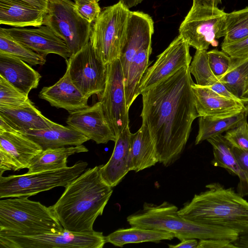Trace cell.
<instances>
[{
    "label": "cell",
    "instance_id": "obj_1",
    "mask_svg": "<svg viewBox=\"0 0 248 248\" xmlns=\"http://www.w3.org/2000/svg\"><path fill=\"white\" fill-rule=\"evenodd\" d=\"M189 68H181L141 94L142 122L148 128L158 162L165 167L179 158L199 117Z\"/></svg>",
    "mask_w": 248,
    "mask_h": 248
},
{
    "label": "cell",
    "instance_id": "obj_2",
    "mask_svg": "<svg viewBox=\"0 0 248 248\" xmlns=\"http://www.w3.org/2000/svg\"><path fill=\"white\" fill-rule=\"evenodd\" d=\"M112 192V187L102 177L100 165L96 166L69 183L56 202L49 207L63 229L91 232Z\"/></svg>",
    "mask_w": 248,
    "mask_h": 248
},
{
    "label": "cell",
    "instance_id": "obj_3",
    "mask_svg": "<svg viewBox=\"0 0 248 248\" xmlns=\"http://www.w3.org/2000/svg\"><path fill=\"white\" fill-rule=\"evenodd\" d=\"M206 191L195 194L178 210L192 221L222 226L239 234L248 232V202L232 187L218 182L207 185Z\"/></svg>",
    "mask_w": 248,
    "mask_h": 248
},
{
    "label": "cell",
    "instance_id": "obj_4",
    "mask_svg": "<svg viewBox=\"0 0 248 248\" xmlns=\"http://www.w3.org/2000/svg\"><path fill=\"white\" fill-rule=\"evenodd\" d=\"M132 227L172 233L180 241L186 239H226L233 242L239 234L222 226L192 221L181 216L178 207L167 202L159 205L144 202L142 210L127 217Z\"/></svg>",
    "mask_w": 248,
    "mask_h": 248
},
{
    "label": "cell",
    "instance_id": "obj_5",
    "mask_svg": "<svg viewBox=\"0 0 248 248\" xmlns=\"http://www.w3.org/2000/svg\"><path fill=\"white\" fill-rule=\"evenodd\" d=\"M28 197L0 201V232L31 235L63 230L49 206L31 201Z\"/></svg>",
    "mask_w": 248,
    "mask_h": 248
},
{
    "label": "cell",
    "instance_id": "obj_6",
    "mask_svg": "<svg viewBox=\"0 0 248 248\" xmlns=\"http://www.w3.org/2000/svg\"><path fill=\"white\" fill-rule=\"evenodd\" d=\"M130 11L120 0L106 7L93 22L90 42L106 65L120 59L126 35Z\"/></svg>",
    "mask_w": 248,
    "mask_h": 248
},
{
    "label": "cell",
    "instance_id": "obj_7",
    "mask_svg": "<svg viewBox=\"0 0 248 248\" xmlns=\"http://www.w3.org/2000/svg\"><path fill=\"white\" fill-rule=\"evenodd\" d=\"M79 160L71 167L32 173L0 175V198L30 197L58 186L65 187L86 170Z\"/></svg>",
    "mask_w": 248,
    "mask_h": 248
},
{
    "label": "cell",
    "instance_id": "obj_8",
    "mask_svg": "<svg viewBox=\"0 0 248 248\" xmlns=\"http://www.w3.org/2000/svg\"><path fill=\"white\" fill-rule=\"evenodd\" d=\"M91 25L79 16L71 0H48L43 25L64 41L71 55L90 41Z\"/></svg>",
    "mask_w": 248,
    "mask_h": 248
},
{
    "label": "cell",
    "instance_id": "obj_9",
    "mask_svg": "<svg viewBox=\"0 0 248 248\" xmlns=\"http://www.w3.org/2000/svg\"><path fill=\"white\" fill-rule=\"evenodd\" d=\"M106 243L102 232H57L25 235L0 232V248H102Z\"/></svg>",
    "mask_w": 248,
    "mask_h": 248
},
{
    "label": "cell",
    "instance_id": "obj_10",
    "mask_svg": "<svg viewBox=\"0 0 248 248\" xmlns=\"http://www.w3.org/2000/svg\"><path fill=\"white\" fill-rule=\"evenodd\" d=\"M227 14L218 7H191L180 26L179 35L196 50L216 46L217 40L224 36Z\"/></svg>",
    "mask_w": 248,
    "mask_h": 248
},
{
    "label": "cell",
    "instance_id": "obj_11",
    "mask_svg": "<svg viewBox=\"0 0 248 248\" xmlns=\"http://www.w3.org/2000/svg\"><path fill=\"white\" fill-rule=\"evenodd\" d=\"M65 61L66 70L72 82L84 96L89 98L103 93L107 65L97 56L90 41Z\"/></svg>",
    "mask_w": 248,
    "mask_h": 248
},
{
    "label": "cell",
    "instance_id": "obj_12",
    "mask_svg": "<svg viewBox=\"0 0 248 248\" xmlns=\"http://www.w3.org/2000/svg\"><path fill=\"white\" fill-rule=\"evenodd\" d=\"M98 98L116 137L129 126L124 75L120 59L107 65L105 89Z\"/></svg>",
    "mask_w": 248,
    "mask_h": 248
},
{
    "label": "cell",
    "instance_id": "obj_13",
    "mask_svg": "<svg viewBox=\"0 0 248 248\" xmlns=\"http://www.w3.org/2000/svg\"><path fill=\"white\" fill-rule=\"evenodd\" d=\"M189 46L179 35L160 54L154 63L148 68L140 83L139 95L181 68L189 66L192 57Z\"/></svg>",
    "mask_w": 248,
    "mask_h": 248
},
{
    "label": "cell",
    "instance_id": "obj_14",
    "mask_svg": "<svg viewBox=\"0 0 248 248\" xmlns=\"http://www.w3.org/2000/svg\"><path fill=\"white\" fill-rule=\"evenodd\" d=\"M42 150L17 131L0 132V175L8 170L28 169L32 158Z\"/></svg>",
    "mask_w": 248,
    "mask_h": 248
},
{
    "label": "cell",
    "instance_id": "obj_15",
    "mask_svg": "<svg viewBox=\"0 0 248 248\" xmlns=\"http://www.w3.org/2000/svg\"><path fill=\"white\" fill-rule=\"evenodd\" d=\"M66 124L97 144L115 141L116 137L98 101L82 109L69 113Z\"/></svg>",
    "mask_w": 248,
    "mask_h": 248
},
{
    "label": "cell",
    "instance_id": "obj_16",
    "mask_svg": "<svg viewBox=\"0 0 248 248\" xmlns=\"http://www.w3.org/2000/svg\"><path fill=\"white\" fill-rule=\"evenodd\" d=\"M4 29L15 40L45 58L52 53L67 60L71 55L64 41L46 26L36 29L12 27Z\"/></svg>",
    "mask_w": 248,
    "mask_h": 248
},
{
    "label": "cell",
    "instance_id": "obj_17",
    "mask_svg": "<svg viewBox=\"0 0 248 248\" xmlns=\"http://www.w3.org/2000/svg\"><path fill=\"white\" fill-rule=\"evenodd\" d=\"M196 110L200 116H224L248 109V104L221 95L207 87L192 85Z\"/></svg>",
    "mask_w": 248,
    "mask_h": 248
},
{
    "label": "cell",
    "instance_id": "obj_18",
    "mask_svg": "<svg viewBox=\"0 0 248 248\" xmlns=\"http://www.w3.org/2000/svg\"><path fill=\"white\" fill-rule=\"evenodd\" d=\"M38 96L53 107L69 113L88 107L89 98L84 96L72 82L68 71L54 85L43 87Z\"/></svg>",
    "mask_w": 248,
    "mask_h": 248
},
{
    "label": "cell",
    "instance_id": "obj_19",
    "mask_svg": "<svg viewBox=\"0 0 248 248\" xmlns=\"http://www.w3.org/2000/svg\"><path fill=\"white\" fill-rule=\"evenodd\" d=\"M131 134L129 126H128L116 137L109 159L106 164L100 165L102 177L111 187L116 186L130 171Z\"/></svg>",
    "mask_w": 248,
    "mask_h": 248
},
{
    "label": "cell",
    "instance_id": "obj_20",
    "mask_svg": "<svg viewBox=\"0 0 248 248\" xmlns=\"http://www.w3.org/2000/svg\"><path fill=\"white\" fill-rule=\"evenodd\" d=\"M0 75L18 90L28 95L37 88L40 74L23 61L0 52Z\"/></svg>",
    "mask_w": 248,
    "mask_h": 248
},
{
    "label": "cell",
    "instance_id": "obj_21",
    "mask_svg": "<svg viewBox=\"0 0 248 248\" xmlns=\"http://www.w3.org/2000/svg\"><path fill=\"white\" fill-rule=\"evenodd\" d=\"M21 134L36 142L43 150L80 145L90 140L70 126L57 123L49 128L30 130Z\"/></svg>",
    "mask_w": 248,
    "mask_h": 248
},
{
    "label": "cell",
    "instance_id": "obj_22",
    "mask_svg": "<svg viewBox=\"0 0 248 248\" xmlns=\"http://www.w3.org/2000/svg\"><path fill=\"white\" fill-rule=\"evenodd\" d=\"M45 11L20 0H0V23L14 27L43 25Z\"/></svg>",
    "mask_w": 248,
    "mask_h": 248
},
{
    "label": "cell",
    "instance_id": "obj_23",
    "mask_svg": "<svg viewBox=\"0 0 248 248\" xmlns=\"http://www.w3.org/2000/svg\"><path fill=\"white\" fill-rule=\"evenodd\" d=\"M0 116L21 133L49 128L57 124L44 116L31 101L17 108H0Z\"/></svg>",
    "mask_w": 248,
    "mask_h": 248
},
{
    "label": "cell",
    "instance_id": "obj_24",
    "mask_svg": "<svg viewBox=\"0 0 248 248\" xmlns=\"http://www.w3.org/2000/svg\"><path fill=\"white\" fill-rule=\"evenodd\" d=\"M130 142V171L137 172L158 162L155 143L145 124L142 123L136 133H131Z\"/></svg>",
    "mask_w": 248,
    "mask_h": 248
},
{
    "label": "cell",
    "instance_id": "obj_25",
    "mask_svg": "<svg viewBox=\"0 0 248 248\" xmlns=\"http://www.w3.org/2000/svg\"><path fill=\"white\" fill-rule=\"evenodd\" d=\"M213 148L214 158L211 163L223 168L237 175L239 179L238 193L242 197L248 195V175L241 169L232 151V147L222 134L207 140Z\"/></svg>",
    "mask_w": 248,
    "mask_h": 248
},
{
    "label": "cell",
    "instance_id": "obj_26",
    "mask_svg": "<svg viewBox=\"0 0 248 248\" xmlns=\"http://www.w3.org/2000/svg\"><path fill=\"white\" fill-rule=\"evenodd\" d=\"M189 68L197 85L208 87L221 95L247 104L232 93L213 73L209 66L207 50H196Z\"/></svg>",
    "mask_w": 248,
    "mask_h": 248
},
{
    "label": "cell",
    "instance_id": "obj_27",
    "mask_svg": "<svg viewBox=\"0 0 248 248\" xmlns=\"http://www.w3.org/2000/svg\"><path fill=\"white\" fill-rule=\"evenodd\" d=\"M83 145L43 150L30 162L27 173L60 169L67 166V158L77 153L87 152Z\"/></svg>",
    "mask_w": 248,
    "mask_h": 248
},
{
    "label": "cell",
    "instance_id": "obj_28",
    "mask_svg": "<svg viewBox=\"0 0 248 248\" xmlns=\"http://www.w3.org/2000/svg\"><path fill=\"white\" fill-rule=\"evenodd\" d=\"M175 237L172 233L139 227L127 229H119L105 236L106 243L115 246L123 247L130 243L146 242L159 243L162 240H170Z\"/></svg>",
    "mask_w": 248,
    "mask_h": 248
},
{
    "label": "cell",
    "instance_id": "obj_29",
    "mask_svg": "<svg viewBox=\"0 0 248 248\" xmlns=\"http://www.w3.org/2000/svg\"><path fill=\"white\" fill-rule=\"evenodd\" d=\"M248 113V109L227 116L199 117L195 144L234 128L247 117Z\"/></svg>",
    "mask_w": 248,
    "mask_h": 248
},
{
    "label": "cell",
    "instance_id": "obj_30",
    "mask_svg": "<svg viewBox=\"0 0 248 248\" xmlns=\"http://www.w3.org/2000/svg\"><path fill=\"white\" fill-rule=\"evenodd\" d=\"M151 52V45L141 49L132 60L126 76L124 78L126 105L128 109L139 96L138 88L148 68Z\"/></svg>",
    "mask_w": 248,
    "mask_h": 248
},
{
    "label": "cell",
    "instance_id": "obj_31",
    "mask_svg": "<svg viewBox=\"0 0 248 248\" xmlns=\"http://www.w3.org/2000/svg\"><path fill=\"white\" fill-rule=\"evenodd\" d=\"M232 58L228 70L218 78L232 93L240 98L245 83L248 79V55Z\"/></svg>",
    "mask_w": 248,
    "mask_h": 248
},
{
    "label": "cell",
    "instance_id": "obj_32",
    "mask_svg": "<svg viewBox=\"0 0 248 248\" xmlns=\"http://www.w3.org/2000/svg\"><path fill=\"white\" fill-rule=\"evenodd\" d=\"M0 52L16 57L31 66L43 65L46 62L45 57L15 40L2 27L0 28Z\"/></svg>",
    "mask_w": 248,
    "mask_h": 248
},
{
    "label": "cell",
    "instance_id": "obj_33",
    "mask_svg": "<svg viewBox=\"0 0 248 248\" xmlns=\"http://www.w3.org/2000/svg\"><path fill=\"white\" fill-rule=\"evenodd\" d=\"M248 37V7L227 13L223 40L227 44Z\"/></svg>",
    "mask_w": 248,
    "mask_h": 248
},
{
    "label": "cell",
    "instance_id": "obj_34",
    "mask_svg": "<svg viewBox=\"0 0 248 248\" xmlns=\"http://www.w3.org/2000/svg\"><path fill=\"white\" fill-rule=\"evenodd\" d=\"M31 101L23 93L0 75V108H17Z\"/></svg>",
    "mask_w": 248,
    "mask_h": 248
},
{
    "label": "cell",
    "instance_id": "obj_35",
    "mask_svg": "<svg viewBox=\"0 0 248 248\" xmlns=\"http://www.w3.org/2000/svg\"><path fill=\"white\" fill-rule=\"evenodd\" d=\"M224 136L232 147L248 151V123L247 118L237 126L226 131Z\"/></svg>",
    "mask_w": 248,
    "mask_h": 248
},
{
    "label": "cell",
    "instance_id": "obj_36",
    "mask_svg": "<svg viewBox=\"0 0 248 248\" xmlns=\"http://www.w3.org/2000/svg\"><path fill=\"white\" fill-rule=\"evenodd\" d=\"M209 66L216 76L220 77L228 70L232 58L223 51L212 49L207 51Z\"/></svg>",
    "mask_w": 248,
    "mask_h": 248
},
{
    "label": "cell",
    "instance_id": "obj_37",
    "mask_svg": "<svg viewBox=\"0 0 248 248\" xmlns=\"http://www.w3.org/2000/svg\"><path fill=\"white\" fill-rule=\"evenodd\" d=\"M100 0H75V8L83 19L93 23L101 13L98 2Z\"/></svg>",
    "mask_w": 248,
    "mask_h": 248
},
{
    "label": "cell",
    "instance_id": "obj_38",
    "mask_svg": "<svg viewBox=\"0 0 248 248\" xmlns=\"http://www.w3.org/2000/svg\"><path fill=\"white\" fill-rule=\"evenodd\" d=\"M221 49L232 58L248 55V37L233 43L221 44Z\"/></svg>",
    "mask_w": 248,
    "mask_h": 248
},
{
    "label": "cell",
    "instance_id": "obj_39",
    "mask_svg": "<svg viewBox=\"0 0 248 248\" xmlns=\"http://www.w3.org/2000/svg\"><path fill=\"white\" fill-rule=\"evenodd\" d=\"M197 248H235L232 242L221 239L199 240Z\"/></svg>",
    "mask_w": 248,
    "mask_h": 248
},
{
    "label": "cell",
    "instance_id": "obj_40",
    "mask_svg": "<svg viewBox=\"0 0 248 248\" xmlns=\"http://www.w3.org/2000/svg\"><path fill=\"white\" fill-rule=\"evenodd\" d=\"M232 151L240 167L248 175V151L233 147Z\"/></svg>",
    "mask_w": 248,
    "mask_h": 248
},
{
    "label": "cell",
    "instance_id": "obj_41",
    "mask_svg": "<svg viewBox=\"0 0 248 248\" xmlns=\"http://www.w3.org/2000/svg\"><path fill=\"white\" fill-rule=\"evenodd\" d=\"M198 242L199 241L197 239H186L176 245H169L168 246L170 248H197Z\"/></svg>",
    "mask_w": 248,
    "mask_h": 248
},
{
    "label": "cell",
    "instance_id": "obj_42",
    "mask_svg": "<svg viewBox=\"0 0 248 248\" xmlns=\"http://www.w3.org/2000/svg\"><path fill=\"white\" fill-rule=\"evenodd\" d=\"M221 2L222 0H193L192 7H216Z\"/></svg>",
    "mask_w": 248,
    "mask_h": 248
},
{
    "label": "cell",
    "instance_id": "obj_43",
    "mask_svg": "<svg viewBox=\"0 0 248 248\" xmlns=\"http://www.w3.org/2000/svg\"><path fill=\"white\" fill-rule=\"evenodd\" d=\"M232 244L235 248H248V232L239 234Z\"/></svg>",
    "mask_w": 248,
    "mask_h": 248
},
{
    "label": "cell",
    "instance_id": "obj_44",
    "mask_svg": "<svg viewBox=\"0 0 248 248\" xmlns=\"http://www.w3.org/2000/svg\"><path fill=\"white\" fill-rule=\"evenodd\" d=\"M25 2L29 5L41 10L46 11L48 0H20Z\"/></svg>",
    "mask_w": 248,
    "mask_h": 248
},
{
    "label": "cell",
    "instance_id": "obj_45",
    "mask_svg": "<svg viewBox=\"0 0 248 248\" xmlns=\"http://www.w3.org/2000/svg\"><path fill=\"white\" fill-rule=\"evenodd\" d=\"M122 2L128 8L136 6L141 3L143 0H121Z\"/></svg>",
    "mask_w": 248,
    "mask_h": 248
},
{
    "label": "cell",
    "instance_id": "obj_46",
    "mask_svg": "<svg viewBox=\"0 0 248 248\" xmlns=\"http://www.w3.org/2000/svg\"><path fill=\"white\" fill-rule=\"evenodd\" d=\"M240 98L245 100L248 104V79L245 83L240 95Z\"/></svg>",
    "mask_w": 248,
    "mask_h": 248
},
{
    "label": "cell",
    "instance_id": "obj_47",
    "mask_svg": "<svg viewBox=\"0 0 248 248\" xmlns=\"http://www.w3.org/2000/svg\"></svg>",
    "mask_w": 248,
    "mask_h": 248
}]
</instances>
